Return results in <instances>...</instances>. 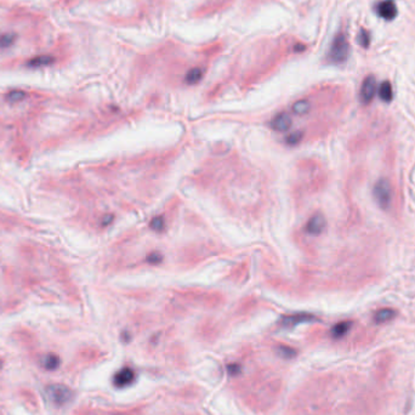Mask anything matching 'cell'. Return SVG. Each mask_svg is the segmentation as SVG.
Masks as SVG:
<instances>
[{
    "mask_svg": "<svg viewBox=\"0 0 415 415\" xmlns=\"http://www.w3.org/2000/svg\"><path fill=\"white\" fill-rule=\"evenodd\" d=\"M348 53H350V45H348L347 38L344 33H339L333 40L330 47L328 60L335 65H340L347 60Z\"/></svg>",
    "mask_w": 415,
    "mask_h": 415,
    "instance_id": "6da1fadb",
    "label": "cell"
},
{
    "mask_svg": "<svg viewBox=\"0 0 415 415\" xmlns=\"http://www.w3.org/2000/svg\"><path fill=\"white\" fill-rule=\"evenodd\" d=\"M49 398L55 403L56 405H65L73 398V391L65 385H50L47 389Z\"/></svg>",
    "mask_w": 415,
    "mask_h": 415,
    "instance_id": "7a4b0ae2",
    "label": "cell"
},
{
    "mask_svg": "<svg viewBox=\"0 0 415 415\" xmlns=\"http://www.w3.org/2000/svg\"><path fill=\"white\" fill-rule=\"evenodd\" d=\"M373 195L379 207L381 209H387L391 204V187L389 181L381 178L375 183L374 190H373Z\"/></svg>",
    "mask_w": 415,
    "mask_h": 415,
    "instance_id": "3957f363",
    "label": "cell"
},
{
    "mask_svg": "<svg viewBox=\"0 0 415 415\" xmlns=\"http://www.w3.org/2000/svg\"><path fill=\"white\" fill-rule=\"evenodd\" d=\"M377 79H375L373 75H369L366 77L364 81H363L362 86H360V93H359V99L362 101V104L368 105L371 104L372 100L374 99L375 94H377Z\"/></svg>",
    "mask_w": 415,
    "mask_h": 415,
    "instance_id": "277c9868",
    "label": "cell"
},
{
    "mask_svg": "<svg viewBox=\"0 0 415 415\" xmlns=\"http://www.w3.org/2000/svg\"><path fill=\"white\" fill-rule=\"evenodd\" d=\"M135 379L136 373L134 369L125 366V368L120 369L119 372L116 373V375L113 377V385L118 389H124V387H128L134 383Z\"/></svg>",
    "mask_w": 415,
    "mask_h": 415,
    "instance_id": "5b68a950",
    "label": "cell"
},
{
    "mask_svg": "<svg viewBox=\"0 0 415 415\" xmlns=\"http://www.w3.org/2000/svg\"><path fill=\"white\" fill-rule=\"evenodd\" d=\"M377 13L381 19L392 21L398 15V10H397L395 2H392V0H384V2H380L378 4Z\"/></svg>",
    "mask_w": 415,
    "mask_h": 415,
    "instance_id": "8992f818",
    "label": "cell"
},
{
    "mask_svg": "<svg viewBox=\"0 0 415 415\" xmlns=\"http://www.w3.org/2000/svg\"><path fill=\"white\" fill-rule=\"evenodd\" d=\"M326 219L322 214H316L308 220L307 225H306V231L310 235H319L326 228Z\"/></svg>",
    "mask_w": 415,
    "mask_h": 415,
    "instance_id": "52a82bcc",
    "label": "cell"
},
{
    "mask_svg": "<svg viewBox=\"0 0 415 415\" xmlns=\"http://www.w3.org/2000/svg\"><path fill=\"white\" fill-rule=\"evenodd\" d=\"M314 318L312 314L308 313H299V314H293V316H287L282 318V324L284 327H294L298 326L300 323H305V322H311V320H314Z\"/></svg>",
    "mask_w": 415,
    "mask_h": 415,
    "instance_id": "ba28073f",
    "label": "cell"
},
{
    "mask_svg": "<svg viewBox=\"0 0 415 415\" xmlns=\"http://www.w3.org/2000/svg\"><path fill=\"white\" fill-rule=\"evenodd\" d=\"M292 126V118L287 113H280L272 120V128L278 131H286Z\"/></svg>",
    "mask_w": 415,
    "mask_h": 415,
    "instance_id": "9c48e42d",
    "label": "cell"
},
{
    "mask_svg": "<svg viewBox=\"0 0 415 415\" xmlns=\"http://www.w3.org/2000/svg\"><path fill=\"white\" fill-rule=\"evenodd\" d=\"M396 317V311L392 310V308H381L379 310L374 316V320L379 324L381 323H386L389 320L393 319Z\"/></svg>",
    "mask_w": 415,
    "mask_h": 415,
    "instance_id": "30bf717a",
    "label": "cell"
},
{
    "mask_svg": "<svg viewBox=\"0 0 415 415\" xmlns=\"http://www.w3.org/2000/svg\"><path fill=\"white\" fill-rule=\"evenodd\" d=\"M379 98L385 102H391V100L393 98V91L390 81H383L380 84V86H379Z\"/></svg>",
    "mask_w": 415,
    "mask_h": 415,
    "instance_id": "8fae6325",
    "label": "cell"
},
{
    "mask_svg": "<svg viewBox=\"0 0 415 415\" xmlns=\"http://www.w3.org/2000/svg\"><path fill=\"white\" fill-rule=\"evenodd\" d=\"M351 326H352V323L351 322H340L338 323L336 326H334V328L332 329V336L334 339H340L342 338L344 335H346L348 333V330H350Z\"/></svg>",
    "mask_w": 415,
    "mask_h": 415,
    "instance_id": "7c38bea8",
    "label": "cell"
},
{
    "mask_svg": "<svg viewBox=\"0 0 415 415\" xmlns=\"http://www.w3.org/2000/svg\"><path fill=\"white\" fill-rule=\"evenodd\" d=\"M43 365L48 371H55L60 365V357L54 353H49L43 358Z\"/></svg>",
    "mask_w": 415,
    "mask_h": 415,
    "instance_id": "4fadbf2b",
    "label": "cell"
},
{
    "mask_svg": "<svg viewBox=\"0 0 415 415\" xmlns=\"http://www.w3.org/2000/svg\"><path fill=\"white\" fill-rule=\"evenodd\" d=\"M202 74H203L202 69H199V68L191 69V71L186 75V81L189 84H191V85H193V84L198 83V81L201 80Z\"/></svg>",
    "mask_w": 415,
    "mask_h": 415,
    "instance_id": "5bb4252c",
    "label": "cell"
},
{
    "mask_svg": "<svg viewBox=\"0 0 415 415\" xmlns=\"http://www.w3.org/2000/svg\"><path fill=\"white\" fill-rule=\"evenodd\" d=\"M310 110V104L306 100H300V101L295 102L293 106L294 113L296 114H305Z\"/></svg>",
    "mask_w": 415,
    "mask_h": 415,
    "instance_id": "9a60e30c",
    "label": "cell"
},
{
    "mask_svg": "<svg viewBox=\"0 0 415 415\" xmlns=\"http://www.w3.org/2000/svg\"><path fill=\"white\" fill-rule=\"evenodd\" d=\"M25 98H26V93L22 91V90H14V91L9 93V95H8V100L10 102L22 101Z\"/></svg>",
    "mask_w": 415,
    "mask_h": 415,
    "instance_id": "2e32d148",
    "label": "cell"
},
{
    "mask_svg": "<svg viewBox=\"0 0 415 415\" xmlns=\"http://www.w3.org/2000/svg\"><path fill=\"white\" fill-rule=\"evenodd\" d=\"M357 40H358L359 45H362L363 48H365V49H366V48L369 47V44H371V38H369V33L366 31H364V29H362V31L359 32L358 39H357Z\"/></svg>",
    "mask_w": 415,
    "mask_h": 415,
    "instance_id": "e0dca14e",
    "label": "cell"
},
{
    "mask_svg": "<svg viewBox=\"0 0 415 415\" xmlns=\"http://www.w3.org/2000/svg\"><path fill=\"white\" fill-rule=\"evenodd\" d=\"M151 228L154 231H162L164 228V219L162 216H156L151 221Z\"/></svg>",
    "mask_w": 415,
    "mask_h": 415,
    "instance_id": "ac0fdd59",
    "label": "cell"
},
{
    "mask_svg": "<svg viewBox=\"0 0 415 415\" xmlns=\"http://www.w3.org/2000/svg\"><path fill=\"white\" fill-rule=\"evenodd\" d=\"M278 352H280L281 356L284 357V358H293L296 354V351L294 350V348L288 346H281L278 348Z\"/></svg>",
    "mask_w": 415,
    "mask_h": 415,
    "instance_id": "d6986e66",
    "label": "cell"
},
{
    "mask_svg": "<svg viewBox=\"0 0 415 415\" xmlns=\"http://www.w3.org/2000/svg\"><path fill=\"white\" fill-rule=\"evenodd\" d=\"M301 137H302V132H300V131L293 132L292 135L288 136L287 142H288V144H290V145H295V144H298L300 140H301Z\"/></svg>",
    "mask_w": 415,
    "mask_h": 415,
    "instance_id": "ffe728a7",
    "label": "cell"
},
{
    "mask_svg": "<svg viewBox=\"0 0 415 415\" xmlns=\"http://www.w3.org/2000/svg\"><path fill=\"white\" fill-rule=\"evenodd\" d=\"M148 261L151 263H159L162 261V255L159 253H152L150 256H148Z\"/></svg>",
    "mask_w": 415,
    "mask_h": 415,
    "instance_id": "44dd1931",
    "label": "cell"
},
{
    "mask_svg": "<svg viewBox=\"0 0 415 415\" xmlns=\"http://www.w3.org/2000/svg\"><path fill=\"white\" fill-rule=\"evenodd\" d=\"M227 372H228L231 375L238 374V373L241 372V365H239V364H229L228 366H227Z\"/></svg>",
    "mask_w": 415,
    "mask_h": 415,
    "instance_id": "7402d4cb",
    "label": "cell"
}]
</instances>
